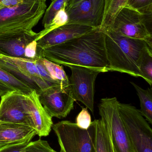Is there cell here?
<instances>
[{"mask_svg": "<svg viewBox=\"0 0 152 152\" xmlns=\"http://www.w3.org/2000/svg\"><path fill=\"white\" fill-rule=\"evenodd\" d=\"M105 34L96 28L64 43L43 49V58L61 66H82L108 72Z\"/></svg>", "mask_w": 152, "mask_h": 152, "instance_id": "obj_1", "label": "cell"}, {"mask_svg": "<svg viewBox=\"0 0 152 152\" xmlns=\"http://www.w3.org/2000/svg\"><path fill=\"white\" fill-rule=\"evenodd\" d=\"M101 30L105 34L108 72L117 71L141 77L139 62L145 49L151 46L143 40L124 36L110 28Z\"/></svg>", "mask_w": 152, "mask_h": 152, "instance_id": "obj_2", "label": "cell"}, {"mask_svg": "<svg viewBox=\"0 0 152 152\" xmlns=\"http://www.w3.org/2000/svg\"><path fill=\"white\" fill-rule=\"evenodd\" d=\"M42 58L30 60L0 54V68L35 90L38 95L49 88L60 85L51 77Z\"/></svg>", "mask_w": 152, "mask_h": 152, "instance_id": "obj_3", "label": "cell"}, {"mask_svg": "<svg viewBox=\"0 0 152 152\" xmlns=\"http://www.w3.org/2000/svg\"><path fill=\"white\" fill-rule=\"evenodd\" d=\"M46 2V0H28L0 10V33L33 30L45 12Z\"/></svg>", "mask_w": 152, "mask_h": 152, "instance_id": "obj_4", "label": "cell"}, {"mask_svg": "<svg viewBox=\"0 0 152 152\" xmlns=\"http://www.w3.org/2000/svg\"><path fill=\"white\" fill-rule=\"evenodd\" d=\"M118 110L135 152H152V130L139 110L119 102Z\"/></svg>", "mask_w": 152, "mask_h": 152, "instance_id": "obj_5", "label": "cell"}, {"mask_svg": "<svg viewBox=\"0 0 152 152\" xmlns=\"http://www.w3.org/2000/svg\"><path fill=\"white\" fill-rule=\"evenodd\" d=\"M152 15H143L124 7L116 16L111 27L107 28L126 37L143 40L152 47Z\"/></svg>", "mask_w": 152, "mask_h": 152, "instance_id": "obj_6", "label": "cell"}, {"mask_svg": "<svg viewBox=\"0 0 152 152\" xmlns=\"http://www.w3.org/2000/svg\"><path fill=\"white\" fill-rule=\"evenodd\" d=\"M116 97L102 98L99 104V114L108 128L117 152H135L120 115Z\"/></svg>", "mask_w": 152, "mask_h": 152, "instance_id": "obj_7", "label": "cell"}, {"mask_svg": "<svg viewBox=\"0 0 152 152\" xmlns=\"http://www.w3.org/2000/svg\"><path fill=\"white\" fill-rule=\"evenodd\" d=\"M60 148V152H91L93 127L81 129L76 123L62 121L53 125Z\"/></svg>", "mask_w": 152, "mask_h": 152, "instance_id": "obj_8", "label": "cell"}, {"mask_svg": "<svg viewBox=\"0 0 152 152\" xmlns=\"http://www.w3.org/2000/svg\"><path fill=\"white\" fill-rule=\"evenodd\" d=\"M71 71L70 86L75 101L84 104L92 113L94 111L95 85L101 70L82 66H68Z\"/></svg>", "mask_w": 152, "mask_h": 152, "instance_id": "obj_9", "label": "cell"}, {"mask_svg": "<svg viewBox=\"0 0 152 152\" xmlns=\"http://www.w3.org/2000/svg\"><path fill=\"white\" fill-rule=\"evenodd\" d=\"M41 104L52 117L66 118L74 108L75 100L70 86L62 88L60 86L51 87L39 95Z\"/></svg>", "mask_w": 152, "mask_h": 152, "instance_id": "obj_10", "label": "cell"}, {"mask_svg": "<svg viewBox=\"0 0 152 152\" xmlns=\"http://www.w3.org/2000/svg\"><path fill=\"white\" fill-rule=\"evenodd\" d=\"M105 0H83L76 6L66 8L67 24H76L100 28L105 9Z\"/></svg>", "mask_w": 152, "mask_h": 152, "instance_id": "obj_11", "label": "cell"}, {"mask_svg": "<svg viewBox=\"0 0 152 152\" xmlns=\"http://www.w3.org/2000/svg\"><path fill=\"white\" fill-rule=\"evenodd\" d=\"M23 94L14 92L1 97L0 124H21L34 128L33 122L24 107Z\"/></svg>", "mask_w": 152, "mask_h": 152, "instance_id": "obj_12", "label": "cell"}, {"mask_svg": "<svg viewBox=\"0 0 152 152\" xmlns=\"http://www.w3.org/2000/svg\"><path fill=\"white\" fill-rule=\"evenodd\" d=\"M38 33L33 30H18L0 33V54L12 58H26L27 45L35 40Z\"/></svg>", "mask_w": 152, "mask_h": 152, "instance_id": "obj_13", "label": "cell"}, {"mask_svg": "<svg viewBox=\"0 0 152 152\" xmlns=\"http://www.w3.org/2000/svg\"><path fill=\"white\" fill-rule=\"evenodd\" d=\"M23 103L33 122L37 135L40 137L49 135L54 125L52 118L41 104L39 95L35 90L28 94H23Z\"/></svg>", "mask_w": 152, "mask_h": 152, "instance_id": "obj_14", "label": "cell"}, {"mask_svg": "<svg viewBox=\"0 0 152 152\" xmlns=\"http://www.w3.org/2000/svg\"><path fill=\"white\" fill-rule=\"evenodd\" d=\"M96 28L84 25L66 24L52 30L36 41L42 49L64 43Z\"/></svg>", "mask_w": 152, "mask_h": 152, "instance_id": "obj_15", "label": "cell"}, {"mask_svg": "<svg viewBox=\"0 0 152 152\" xmlns=\"http://www.w3.org/2000/svg\"><path fill=\"white\" fill-rule=\"evenodd\" d=\"M35 129L21 124H0V143L7 144L30 142L36 135Z\"/></svg>", "mask_w": 152, "mask_h": 152, "instance_id": "obj_16", "label": "cell"}, {"mask_svg": "<svg viewBox=\"0 0 152 152\" xmlns=\"http://www.w3.org/2000/svg\"><path fill=\"white\" fill-rule=\"evenodd\" d=\"M32 90L22 81L0 68V97L14 92L28 94Z\"/></svg>", "mask_w": 152, "mask_h": 152, "instance_id": "obj_17", "label": "cell"}, {"mask_svg": "<svg viewBox=\"0 0 152 152\" xmlns=\"http://www.w3.org/2000/svg\"><path fill=\"white\" fill-rule=\"evenodd\" d=\"M93 127L91 152H110L107 129L101 119L92 122Z\"/></svg>", "mask_w": 152, "mask_h": 152, "instance_id": "obj_18", "label": "cell"}, {"mask_svg": "<svg viewBox=\"0 0 152 152\" xmlns=\"http://www.w3.org/2000/svg\"><path fill=\"white\" fill-rule=\"evenodd\" d=\"M131 84L134 88L140 99L139 110L142 115L148 121L152 124V90L151 88L144 89L133 82Z\"/></svg>", "mask_w": 152, "mask_h": 152, "instance_id": "obj_19", "label": "cell"}, {"mask_svg": "<svg viewBox=\"0 0 152 152\" xmlns=\"http://www.w3.org/2000/svg\"><path fill=\"white\" fill-rule=\"evenodd\" d=\"M128 0H105V9L102 23L100 28H109L120 10L126 4Z\"/></svg>", "mask_w": 152, "mask_h": 152, "instance_id": "obj_20", "label": "cell"}, {"mask_svg": "<svg viewBox=\"0 0 152 152\" xmlns=\"http://www.w3.org/2000/svg\"><path fill=\"white\" fill-rule=\"evenodd\" d=\"M42 61L51 77L57 81L62 88L70 86L69 80L64 71L63 66L58 65L44 58H42Z\"/></svg>", "mask_w": 152, "mask_h": 152, "instance_id": "obj_21", "label": "cell"}, {"mask_svg": "<svg viewBox=\"0 0 152 152\" xmlns=\"http://www.w3.org/2000/svg\"><path fill=\"white\" fill-rule=\"evenodd\" d=\"M139 71L141 77L149 83L152 84V48L146 47L142 54L139 63Z\"/></svg>", "mask_w": 152, "mask_h": 152, "instance_id": "obj_22", "label": "cell"}, {"mask_svg": "<svg viewBox=\"0 0 152 152\" xmlns=\"http://www.w3.org/2000/svg\"><path fill=\"white\" fill-rule=\"evenodd\" d=\"M68 21V16L66 12V7H64L61 9L55 14L54 18L51 24L47 27L44 28L41 32L38 33V36L35 41H37L38 39L48 34L52 30L67 24Z\"/></svg>", "mask_w": 152, "mask_h": 152, "instance_id": "obj_23", "label": "cell"}, {"mask_svg": "<svg viewBox=\"0 0 152 152\" xmlns=\"http://www.w3.org/2000/svg\"><path fill=\"white\" fill-rule=\"evenodd\" d=\"M70 0H54L52 1L48 8L46 10L42 20V24L44 28L51 24L55 14L63 7L68 6Z\"/></svg>", "mask_w": 152, "mask_h": 152, "instance_id": "obj_24", "label": "cell"}, {"mask_svg": "<svg viewBox=\"0 0 152 152\" xmlns=\"http://www.w3.org/2000/svg\"><path fill=\"white\" fill-rule=\"evenodd\" d=\"M125 7L143 15H152V0H128Z\"/></svg>", "mask_w": 152, "mask_h": 152, "instance_id": "obj_25", "label": "cell"}, {"mask_svg": "<svg viewBox=\"0 0 152 152\" xmlns=\"http://www.w3.org/2000/svg\"><path fill=\"white\" fill-rule=\"evenodd\" d=\"M25 151L26 152H58L50 146L47 141L41 139L29 142L26 146Z\"/></svg>", "mask_w": 152, "mask_h": 152, "instance_id": "obj_26", "label": "cell"}, {"mask_svg": "<svg viewBox=\"0 0 152 152\" xmlns=\"http://www.w3.org/2000/svg\"><path fill=\"white\" fill-rule=\"evenodd\" d=\"M92 122L91 115L87 108L83 107L82 110L76 118V125L79 128L87 130L91 126Z\"/></svg>", "mask_w": 152, "mask_h": 152, "instance_id": "obj_27", "label": "cell"}, {"mask_svg": "<svg viewBox=\"0 0 152 152\" xmlns=\"http://www.w3.org/2000/svg\"><path fill=\"white\" fill-rule=\"evenodd\" d=\"M29 142L7 145L0 148V152H26V146Z\"/></svg>", "mask_w": 152, "mask_h": 152, "instance_id": "obj_28", "label": "cell"}, {"mask_svg": "<svg viewBox=\"0 0 152 152\" xmlns=\"http://www.w3.org/2000/svg\"><path fill=\"white\" fill-rule=\"evenodd\" d=\"M27 1L28 0H3L0 2V10L4 8L16 6Z\"/></svg>", "mask_w": 152, "mask_h": 152, "instance_id": "obj_29", "label": "cell"}, {"mask_svg": "<svg viewBox=\"0 0 152 152\" xmlns=\"http://www.w3.org/2000/svg\"><path fill=\"white\" fill-rule=\"evenodd\" d=\"M106 126V129H107V132H108V137H109V150L110 152H117L115 149V147L113 145V142H112V140L111 136L110 133L108 129V128L106 126V125H105Z\"/></svg>", "mask_w": 152, "mask_h": 152, "instance_id": "obj_30", "label": "cell"}, {"mask_svg": "<svg viewBox=\"0 0 152 152\" xmlns=\"http://www.w3.org/2000/svg\"><path fill=\"white\" fill-rule=\"evenodd\" d=\"M83 0H70L68 3V6L66 8H70L76 6L80 2Z\"/></svg>", "mask_w": 152, "mask_h": 152, "instance_id": "obj_31", "label": "cell"}, {"mask_svg": "<svg viewBox=\"0 0 152 152\" xmlns=\"http://www.w3.org/2000/svg\"><path fill=\"white\" fill-rule=\"evenodd\" d=\"M7 145L9 144H7L6 143H0V148L2 147V146H4V145Z\"/></svg>", "mask_w": 152, "mask_h": 152, "instance_id": "obj_32", "label": "cell"}, {"mask_svg": "<svg viewBox=\"0 0 152 152\" xmlns=\"http://www.w3.org/2000/svg\"><path fill=\"white\" fill-rule=\"evenodd\" d=\"M3 0H0V2H1V1H2Z\"/></svg>", "mask_w": 152, "mask_h": 152, "instance_id": "obj_33", "label": "cell"}, {"mask_svg": "<svg viewBox=\"0 0 152 152\" xmlns=\"http://www.w3.org/2000/svg\"><path fill=\"white\" fill-rule=\"evenodd\" d=\"M52 1H54V0H51Z\"/></svg>", "mask_w": 152, "mask_h": 152, "instance_id": "obj_34", "label": "cell"}]
</instances>
